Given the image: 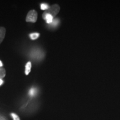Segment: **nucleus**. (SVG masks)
<instances>
[{
	"label": "nucleus",
	"mask_w": 120,
	"mask_h": 120,
	"mask_svg": "<svg viewBox=\"0 0 120 120\" xmlns=\"http://www.w3.org/2000/svg\"><path fill=\"white\" fill-rule=\"evenodd\" d=\"M31 67H32V64L31 62L30 61L27 63L26 66H25V75H28L29 74L31 70Z\"/></svg>",
	"instance_id": "nucleus-5"
},
{
	"label": "nucleus",
	"mask_w": 120,
	"mask_h": 120,
	"mask_svg": "<svg viewBox=\"0 0 120 120\" xmlns=\"http://www.w3.org/2000/svg\"><path fill=\"white\" fill-rule=\"evenodd\" d=\"M37 16H38L37 12L35 10H31L27 13L26 19V21L34 23V22L37 21Z\"/></svg>",
	"instance_id": "nucleus-2"
},
{
	"label": "nucleus",
	"mask_w": 120,
	"mask_h": 120,
	"mask_svg": "<svg viewBox=\"0 0 120 120\" xmlns=\"http://www.w3.org/2000/svg\"><path fill=\"white\" fill-rule=\"evenodd\" d=\"M0 120H6V118H4V117H3L0 115Z\"/></svg>",
	"instance_id": "nucleus-12"
},
{
	"label": "nucleus",
	"mask_w": 120,
	"mask_h": 120,
	"mask_svg": "<svg viewBox=\"0 0 120 120\" xmlns=\"http://www.w3.org/2000/svg\"><path fill=\"white\" fill-rule=\"evenodd\" d=\"M6 76V70L3 67H0V79H2Z\"/></svg>",
	"instance_id": "nucleus-7"
},
{
	"label": "nucleus",
	"mask_w": 120,
	"mask_h": 120,
	"mask_svg": "<svg viewBox=\"0 0 120 120\" xmlns=\"http://www.w3.org/2000/svg\"><path fill=\"white\" fill-rule=\"evenodd\" d=\"M11 116L12 117L13 120H20L19 116L16 115V114H15L14 113H12L11 114Z\"/></svg>",
	"instance_id": "nucleus-10"
},
{
	"label": "nucleus",
	"mask_w": 120,
	"mask_h": 120,
	"mask_svg": "<svg viewBox=\"0 0 120 120\" xmlns=\"http://www.w3.org/2000/svg\"><path fill=\"white\" fill-rule=\"evenodd\" d=\"M3 66V64H2V62H1V61H0V67H2Z\"/></svg>",
	"instance_id": "nucleus-14"
},
{
	"label": "nucleus",
	"mask_w": 120,
	"mask_h": 120,
	"mask_svg": "<svg viewBox=\"0 0 120 120\" xmlns=\"http://www.w3.org/2000/svg\"><path fill=\"white\" fill-rule=\"evenodd\" d=\"M49 8V5L47 4L43 3L41 4V9L42 10H47Z\"/></svg>",
	"instance_id": "nucleus-9"
},
{
	"label": "nucleus",
	"mask_w": 120,
	"mask_h": 120,
	"mask_svg": "<svg viewBox=\"0 0 120 120\" xmlns=\"http://www.w3.org/2000/svg\"><path fill=\"white\" fill-rule=\"evenodd\" d=\"M6 34V28L3 27H0V44L4 40Z\"/></svg>",
	"instance_id": "nucleus-4"
},
{
	"label": "nucleus",
	"mask_w": 120,
	"mask_h": 120,
	"mask_svg": "<svg viewBox=\"0 0 120 120\" xmlns=\"http://www.w3.org/2000/svg\"><path fill=\"white\" fill-rule=\"evenodd\" d=\"M3 83H4V81L2 80V79H0V86H1Z\"/></svg>",
	"instance_id": "nucleus-13"
},
{
	"label": "nucleus",
	"mask_w": 120,
	"mask_h": 120,
	"mask_svg": "<svg viewBox=\"0 0 120 120\" xmlns=\"http://www.w3.org/2000/svg\"><path fill=\"white\" fill-rule=\"evenodd\" d=\"M42 17L45 20H46V22L48 24L51 23L53 20V17L52 15L47 14V13H45L44 12H43L42 15Z\"/></svg>",
	"instance_id": "nucleus-3"
},
{
	"label": "nucleus",
	"mask_w": 120,
	"mask_h": 120,
	"mask_svg": "<svg viewBox=\"0 0 120 120\" xmlns=\"http://www.w3.org/2000/svg\"><path fill=\"white\" fill-rule=\"evenodd\" d=\"M40 34L38 33H32V34H30V37L31 40H36L40 36Z\"/></svg>",
	"instance_id": "nucleus-6"
},
{
	"label": "nucleus",
	"mask_w": 120,
	"mask_h": 120,
	"mask_svg": "<svg viewBox=\"0 0 120 120\" xmlns=\"http://www.w3.org/2000/svg\"><path fill=\"white\" fill-rule=\"evenodd\" d=\"M58 19H53V21L51 23H50L49 25L52 26H57L58 25Z\"/></svg>",
	"instance_id": "nucleus-11"
},
{
	"label": "nucleus",
	"mask_w": 120,
	"mask_h": 120,
	"mask_svg": "<svg viewBox=\"0 0 120 120\" xmlns=\"http://www.w3.org/2000/svg\"><path fill=\"white\" fill-rule=\"evenodd\" d=\"M37 92V90L35 88L33 87L32 88H31V90H30V92H29V94L30 96H34L36 94Z\"/></svg>",
	"instance_id": "nucleus-8"
},
{
	"label": "nucleus",
	"mask_w": 120,
	"mask_h": 120,
	"mask_svg": "<svg viewBox=\"0 0 120 120\" xmlns=\"http://www.w3.org/2000/svg\"><path fill=\"white\" fill-rule=\"evenodd\" d=\"M60 10V7L59 6V5L57 4H55L51 6V7H49V8L47 10H46V11L44 12V13L49 14L52 15L53 17H55L59 12Z\"/></svg>",
	"instance_id": "nucleus-1"
}]
</instances>
